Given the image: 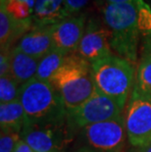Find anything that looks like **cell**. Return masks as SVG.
Returning a JSON list of instances; mask_svg holds the SVG:
<instances>
[{"label": "cell", "instance_id": "obj_11", "mask_svg": "<svg viewBox=\"0 0 151 152\" xmlns=\"http://www.w3.org/2000/svg\"><path fill=\"white\" fill-rule=\"evenodd\" d=\"M15 47L30 56L41 59L54 48L52 26L33 24Z\"/></svg>", "mask_w": 151, "mask_h": 152}, {"label": "cell", "instance_id": "obj_23", "mask_svg": "<svg viewBox=\"0 0 151 152\" xmlns=\"http://www.w3.org/2000/svg\"><path fill=\"white\" fill-rule=\"evenodd\" d=\"M90 2V0H66L67 10L70 16L81 14L83 8Z\"/></svg>", "mask_w": 151, "mask_h": 152}, {"label": "cell", "instance_id": "obj_24", "mask_svg": "<svg viewBox=\"0 0 151 152\" xmlns=\"http://www.w3.org/2000/svg\"><path fill=\"white\" fill-rule=\"evenodd\" d=\"M15 152H34V150L31 149V148L28 146L23 140H21V141L19 142L17 148H16Z\"/></svg>", "mask_w": 151, "mask_h": 152}, {"label": "cell", "instance_id": "obj_5", "mask_svg": "<svg viewBox=\"0 0 151 152\" xmlns=\"http://www.w3.org/2000/svg\"><path fill=\"white\" fill-rule=\"evenodd\" d=\"M75 131L67 118L59 123L28 124L21 132V137L34 152H66Z\"/></svg>", "mask_w": 151, "mask_h": 152}, {"label": "cell", "instance_id": "obj_18", "mask_svg": "<svg viewBox=\"0 0 151 152\" xmlns=\"http://www.w3.org/2000/svg\"><path fill=\"white\" fill-rule=\"evenodd\" d=\"M20 88L21 86L12 75L0 77V104L19 100Z\"/></svg>", "mask_w": 151, "mask_h": 152}, {"label": "cell", "instance_id": "obj_14", "mask_svg": "<svg viewBox=\"0 0 151 152\" xmlns=\"http://www.w3.org/2000/svg\"><path fill=\"white\" fill-rule=\"evenodd\" d=\"M40 59L22 52L14 47L10 53L11 75L20 86L33 80L36 75Z\"/></svg>", "mask_w": 151, "mask_h": 152}, {"label": "cell", "instance_id": "obj_9", "mask_svg": "<svg viewBox=\"0 0 151 152\" xmlns=\"http://www.w3.org/2000/svg\"><path fill=\"white\" fill-rule=\"evenodd\" d=\"M110 40L111 31L104 23L97 18H89L77 53L91 64L113 53Z\"/></svg>", "mask_w": 151, "mask_h": 152}, {"label": "cell", "instance_id": "obj_6", "mask_svg": "<svg viewBox=\"0 0 151 152\" xmlns=\"http://www.w3.org/2000/svg\"><path fill=\"white\" fill-rule=\"evenodd\" d=\"M124 122L131 146L151 143V97L136 85L124 110Z\"/></svg>", "mask_w": 151, "mask_h": 152}, {"label": "cell", "instance_id": "obj_15", "mask_svg": "<svg viewBox=\"0 0 151 152\" xmlns=\"http://www.w3.org/2000/svg\"><path fill=\"white\" fill-rule=\"evenodd\" d=\"M136 86L151 97V35L141 37Z\"/></svg>", "mask_w": 151, "mask_h": 152}, {"label": "cell", "instance_id": "obj_2", "mask_svg": "<svg viewBox=\"0 0 151 152\" xmlns=\"http://www.w3.org/2000/svg\"><path fill=\"white\" fill-rule=\"evenodd\" d=\"M50 83L68 112L80 107L96 91L91 64L77 52L67 55Z\"/></svg>", "mask_w": 151, "mask_h": 152}, {"label": "cell", "instance_id": "obj_7", "mask_svg": "<svg viewBox=\"0 0 151 152\" xmlns=\"http://www.w3.org/2000/svg\"><path fill=\"white\" fill-rule=\"evenodd\" d=\"M82 137L92 152H124L128 140L124 116L82 129Z\"/></svg>", "mask_w": 151, "mask_h": 152}, {"label": "cell", "instance_id": "obj_29", "mask_svg": "<svg viewBox=\"0 0 151 152\" xmlns=\"http://www.w3.org/2000/svg\"><path fill=\"white\" fill-rule=\"evenodd\" d=\"M1 3H0V6H4L6 4V2H7V0H0Z\"/></svg>", "mask_w": 151, "mask_h": 152}, {"label": "cell", "instance_id": "obj_3", "mask_svg": "<svg viewBox=\"0 0 151 152\" xmlns=\"http://www.w3.org/2000/svg\"><path fill=\"white\" fill-rule=\"evenodd\" d=\"M26 114V125L59 123L67 120L68 111L51 83L34 77L21 86L19 97Z\"/></svg>", "mask_w": 151, "mask_h": 152}, {"label": "cell", "instance_id": "obj_10", "mask_svg": "<svg viewBox=\"0 0 151 152\" xmlns=\"http://www.w3.org/2000/svg\"><path fill=\"white\" fill-rule=\"evenodd\" d=\"M88 19L85 13L69 16L52 26L54 47L67 55L76 53L81 43Z\"/></svg>", "mask_w": 151, "mask_h": 152}, {"label": "cell", "instance_id": "obj_21", "mask_svg": "<svg viewBox=\"0 0 151 152\" xmlns=\"http://www.w3.org/2000/svg\"><path fill=\"white\" fill-rule=\"evenodd\" d=\"M21 140V132L11 130H1L0 152H15Z\"/></svg>", "mask_w": 151, "mask_h": 152}, {"label": "cell", "instance_id": "obj_22", "mask_svg": "<svg viewBox=\"0 0 151 152\" xmlns=\"http://www.w3.org/2000/svg\"><path fill=\"white\" fill-rule=\"evenodd\" d=\"M10 53L11 50L1 49V52H0V77L11 75Z\"/></svg>", "mask_w": 151, "mask_h": 152}, {"label": "cell", "instance_id": "obj_26", "mask_svg": "<svg viewBox=\"0 0 151 152\" xmlns=\"http://www.w3.org/2000/svg\"><path fill=\"white\" fill-rule=\"evenodd\" d=\"M96 1H98L102 5V7H103V6H105V5L118 4V3H127V2L133 1V0H96Z\"/></svg>", "mask_w": 151, "mask_h": 152}, {"label": "cell", "instance_id": "obj_20", "mask_svg": "<svg viewBox=\"0 0 151 152\" xmlns=\"http://www.w3.org/2000/svg\"><path fill=\"white\" fill-rule=\"evenodd\" d=\"M137 4V21L141 37L151 35V8L143 0H136Z\"/></svg>", "mask_w": 151, "mask_h": 152}, {"label": "cell", "instance_id": "obj_19", "mask_svg": "<svg viewBox=\"0 0 151 152\" xmlns=\"http://www.w3.org/2000/svg\"><path fill=\"white\" fill-rule=\"evenodd\" d=\"M2 7H4L8 14L15 20L27 21L33 19L34 8L26 3L15 1V0H7L6 4Z\"/></svg>", "mask_w": 151, "mask_h": 152}, {"label": "cell", "instance_id": "obj_8", "mask_svg": "<svg viewBox=\"0 0 151 152\" xmlns=\"http://www.w3.org/2000/svg\"><path fill=\"white\" fill-rule=\"evenodd\" d=\"M123 116L124 110L116 101L96 90L91 97L80 107L68 112L67 118L75 130H82L89 125L121 118Z\"/></svg>", "mask_w": 151, "mask_h": 152}, {"label": "cell", "instance_id": "obj_1", "mask_svg": "<svg viewBox=\"0 0 151 152\" xmlns=\"http://www.w3.org/2000/svg\"><path fill=\"white\" fill-rule=\"evenodd\" d=\"M101 11L103 23L111 31L112 51L136 66L139 45L141 40L136 1L105 5Z\"/></svg>", "mask_w": 151, "mask_h": 152}, {"label": "cell", "instance_id": "obj_25", "mask_svg": "<svg viewBox=\"0 0 151 152\" xmlns=\"http://www.w3.org/2000/svg\"><path fill=\"white\" fill-rule=\"evenodd\" d=\"M127 152H151V143L142 145V146H136V147L131 146Z\"/></svg>", "mask_w": 151, "mask_h": 152}, {"label": "cell", "instance_id": "obj_28", "mask_svg": "<svg viewBox=\"0 0 151 152\" xmlns=\"http://www.w3.org/2000/svg\"><path fill=\"white\" fill-rule=\"evenodd\" d=\"M75 152H92L90 149H88V147H85V146H82L81 148H79L78 150H76Z\"/></svg>", "mask_w": 151, "mask_h": 152}, {"label": "cell", "instance_id": "obj_27", "mask_svg": "<svg viewBox=\"0 0 151 152\" xmlns=\"http://www.w3.org/2000/svg\"><path fill=\"white\" fill-rule=\"evenodd\" d=\"M15 1H19V2L26 3V4L30 5L31 8H34V3H35V0H15Z\"/></svg>", "mask_w": 151, "mask_h": 152}, {"label": "cell", "instance_id": "obj_4", "mask_svg": "<svg viewBox=\"0 0 151 152\" xmlns=\"http://www.w3.org/2000/svg\"><path fill=\"white\" fill-rule=\"evenodd\" d=\"M91 68L96 90L113 99L125 110L136 85V65L112 53L91 63Z\"/></svg>", "mask_w": 151, "mask_h": 152}, {"label": "cell", "instance_id": "obj_13", "mask_svg": "<svg viewBox=\"0 0 151 152\" xmlns=\"http://www.w3.org/2000/svg\"><path fill=\"white\" fill-rule=\"evenodd\" d=\"M69 16L66 0H35L34 24L53 26Z\"/></svg>", "mask_w": 151, "mask_h": 152}, {"label": "cell", "instance_id": "obj_12", "mask_svg": "<svg viewBox=\"0 0 151 152\" xmlns=\"http://www.w3.org/2000/svg\"><path fill=\"white\" fill-rule=\"evenodd\" d=\"M34 24L33 19L27 21H18L12 18L0 6V46L1 49L12 50L15 43L23 37V35L31 28Z\"/></svg>", "mask_w": 151, "mask_h": 152}, {"label": "cell", "instance_id": "obj_17", "mask_svg": "<svg viewBox=\"0 0 151 152\" xmlns=\"http://www.w3.org/2000/svg\"><path fill=\"white\" fill-rule=\"evenodd\" d=\"M66 56V53L54 47L40 59L34 77L50 83L51 79L63 64Z\"/></svg>", "mask_w": 151, "mask_h": 152}, {"label": "cell", "instance_id": "obj_16", "mask_svg": "<svg viewBox=\"0 0 151 152\" xmlns=\"http://www.w3.org/2000/svg\"><path fill=\"white\" fill-rule=\"evenodd\" d=\"M26 114L20 100L0 104V127L1 130L21 132L26 126Z\"/></svg>", "mask_w": 151, "mask_h": 152}]
</instances>
